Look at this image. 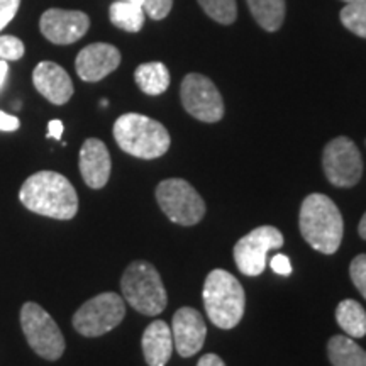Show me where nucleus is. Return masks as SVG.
Returning <instances> with one entry per match:
<instances>
[{
  "mask_svg": "<svg viewBox=\"0 0 366 366\" xmlns=\"http://www.w3.org/2000/svg\"><path fill=\"white\" fill-rule=\"evenodd\" d=\"M63 134V122L58 119H53L48 124V137H54V139H61Z\"/></svg>",
  "mask_w": 366,
  "mask_h": 366,
  "instance_id": "7c9ffc66",
  "label": "nucleus"
},
{
  "mask_svg": "<svg viewBox=\"0 0 366 366\" xmlns=\"http://www.w3.org/2000/svg\"><path fill=\"white\" fill-rule=\"evenodd\" d=\"M24 43L16 36H0V59L4 61H17L24 56Z\"/></svg>",
  "mask_w": 366,
  "mask_h": 366,
  "instance_id": "393cba45",
  "label": "nucleus"
},
{
  "mask_svg": "<svg viewBox=\"0 0 366 366\" xmlns=\"http://www.w3.org/2000/svg\"><path fill=\"white\" fill-rule=\"evenodd\" d=\"M337 324L350 337H363L366 334V310L356 300H342L336 309Z\"/></svg>",
  "mask_w": 366,
  "mask_h": 366,
  "instance_id": "4be33fe9",
  "label": "nucleus"
},
{
  "mask_svg": "<svg viewBox=\"0 0 366 366\" xmlns=\"http://www.w3.org/2000/svg\"><path fill=\"white\" fill-rule=\"evenodd\" d=\"M36 90L54 105H63L71 99L73 84L65 68L53 61H41L33 71Z\"/></svg>",
  "mask_w": 366,
  "mask_h": 366,
  "instance_id": "2eb2a0df",
  "label": "nucleus"
},
{
  "mask_svg": "<svg viewBox=\"0 0 366 366\" xmlns=\"http://www.w3.org/2000/svg\"><path fill=\"white\" fill-rule=\"evenodd\" d=\"M80 173L90 189H102L111 177V154L100 139L90 137L80 149Z\"/></svg>",
  "mask_w": 366,
  "mask_h": 366,
  "instance_id": "dca6fc26",
  "label": "nucleus"
},
{
  "mask_svg": "<svg viewBox=\"0 0 366 366\" xmlns=\"http://www.w3.org/2000/svg\"><path fill=\"white\" fill-rule=\"evenodd\" d=\"M269 267H272L273 272L278 274H290L292 273L290 259H288L285 254H274L272 258V262H269Z\"/></svg>",
  "mask_w": 366,
  "mask_h": 366,
  "instance_id": "c85d7f7f",
  "label": "nucleus"
},
{
  "mask_svg": "<svg viewBox=\"0 0 366 366\" xmlns=\"http://www.w3.org/2000/svg\"><path fill=\"white\" fill-rule=\"evenodd\" d=\"M126 315V302L114 292L86 300L73 315V327L85 337H99L112 331Z\"/></svg>",
  "mask_w": 366,
  "mask_h": 366,
  "instance_id": "0eeeda50",
  "label": "nucleus"
},
{
  "mask_svg": "<svg viewBox=\"0 0 366 366\" xmlns=\"http://www.w3.org/2000/svg\"><path fill=\"white\" fill-rule=\"evenodd\" d=\"M21 327L27 345L41 358L56 361L65 353V337L58 324L36 302H26L21 309Z\"/></svg>",
  "mask_w": 366,
  "mask_h": 366,
  "instance_id": "423d86ee",
  "label": "nucleus"
},
{
  "mask_svg": "<svg viewBox=\"0 0 366 366\" xmlns=\"http://www.w3.org/2000/svg\"><path fill=\"white\" fill-rule=\"evenodd\" d=\"M19 200L39 216L68 221L79 212V195L66 177L56 172H38L22 183Z\"/></svg>",
  "mask_w": 366,
  "mask_h": 366,
  "instance_id": "f257e3e1",
  "label": "nucleus"
},
{
  "mask_svg": "<svg viewBox=\"0 0 366 366\" xmlns=\"http://www.w3.org/2000/svg\"><path fill=\"white\" fill-rule=\"evenodd\" d=\"M182 104L192 117L202 122H219L224 117V102L217 86L200 73H189L182 81Z\"/></svg>",
  "mask_w": 366,
  "mask_h": 366,
  "instance_id": "9b49d317",
  "label": "nucleus"
},
{
  "mask_svg": "<svg viewBox=\"0 0 366 366\" xmlns=\"http://www.w3.org/2000/svg\"><path fill=\"white\" fill-rule=\"evenodd\" d=\"M300 232L315 251L334 254L340 249L345 222L337 205L322 194H310L300 207Z\"/></svg>",
  "mask_w": 366,
  "mask_h": 366,
  "instance_id": "f03ea898",
  "label": "nucleus"
},
{
  "mask_svg": "<svg viewBox=\"0 0 366 366\" xmlns=\"http://www.w3.org/2000/svg\"><path fill=\"white\" fill-rule=\"evenodd\" d=\"M122 297L143 315H158L167 309L168 295L158 269L148 262H134L126 268L121 280Z\"/></svg>",
  "mask_w": 366,
  "mask_h": 366,
  "instance_id": "39448f33",
  "label": "nucleus"
},
{
  "mask_svg": "<svg viewBox=\"0 0 366 366\" xmlns=\"http://www.w3.org/2000/svg\"><path fill=\"white\" fill-rule=\"evenodd\" d=\"M358 232H360V236L363 237V239L366 241V212H365V216L361 217V221H360V226H358Z\"/></svg>",
  "mask_w": 366,
  "mask_h": 366,
  "instance_id": "72a5a7b5",
  "label": "nucleus"
},
{
  "mask_svg": "<svg viewBox=\"0 0 366 366\" xmlns=\"http://www.w3.org/2000/svg\"><path fill=\"white\" fill-rule=\"evenodd\" d=\"M127 2H132V4H137V6H143V0H127Z\"/></svg>",
  "mask_w": 366,
  "mask_h": 366,
  "instance_id": "c9c22d12",
  "label": "nucleus"
},
{
  "mask_svg": "<svg viewBox=\"0 0 366 366\" xmlns=\"http://www.w3.org/2000/svg\"><path fill=\"white\" fill-rule=\"evenodd\" d=\"M322 168L334 187L350 189L363 175V159L353 141L346 136H340L324 148Z\"/></svg>",
  "mask_w": 366,
  "mask_h": 366,
  "instance_id": "1a4fd4ad",
  "label": "nucleus"
},
{
  "mask_svg": "<svg viewBox=\"0 0 366 366\" xmlns=\"http://www.w3.org/2000/svg\"><path fill=\"white\" fill-rule=\"evenodd\" d=\"M200 7L210 19L219 24H232L237 17L236 0H199Z\"/></svg>",
  "mask_w": 366,
  "mask_h": 366,
  "instance_id": "5701e85b",
  "label": "nucleus"
},
{
  "mask_svg": "<svg viewBox=\"0 0 366 366\" xmlns=\"http://www.w3.org/2000/svg\"><path fill=\"white\" fill-rule=\"evenodd\" d=\"M121 65V51L107 43L85 46L75 59L76 75L84 81H100Z\"/></svg>",
  "mask_w": 366,
  "mask_h": 366,
  "instance_id": "4468645a",
  "label": "nucleus"
},
{
  "mask_svg": "<svg viewBox=\"0 0 366 366\" xmlns=\"http://www.w3.org/2000/svg\"><path fill=\"white\" fill-rule=\"evenodd\" d=\"M329 360L334 366H366V351L346 336H332L327 342Z\"/></svg>",
  "mask_w": 366,
  "mask_h": 366,
  "instance_id": "6ab92c4d",
  "label": "nucleus"
},
{
  "mask_svg": "<svg viewBox=\"0 0 366 366\" xmlns=\"http://www.w3.org/2000/svg\"><path fill=\"white\" fill-rule=\"evenodd\" d=\"M114 137L124 153L141 159L163 157L170 148V134L162 122L143 114H124L114 124Z\"/></svg>",
  "mask_w": 366,
  "mask_h": 366,
  "instance_id": "7ed1b4c3",
  "label": "nucleus"
},
{
  "mask_svg": "<svg viewBox=\"0 0 366 366\" xmlns=\"http://www.w3.org/2000/svg\"><path fill=\"white\" fill-rule=\"evenodd\" d=\"M197 366H226V363H224V361L219 358L217 355L209 353V355H205V356H202V358L199 360V363H197Z\"/></svg>",
  "mask_w": 366,
  "mask_h": 366,
  "instance_id": "2f4dec72",
  "label": "nucleus"
},
{
  "mask_svg": "<svg viewBox=\"0 0 366 366\" xmlns=\"http://www.w3.org/2000/svg\"><path fill=\"white\" fill-rule=\"evenodd\" d=\"M90 27V19L81 11L48 9L39 21L41 34L53 44H73L84 38Z\"/></svg>",
  "mask_w": 366,
  "mask_h": 366,
  "instance_id": "f8f14e48",
  "label": "nucleus"
},
{
  "mask_svg": "<svg viewBox=\"0 0 366 366\" xmlns=\"http://www.w3.org/2000/svg\"><path fill=\"white\" fill-rule=\"evenodd\" d=\"M157 200L164 216L180 226H194L202 221L205 204L189 182L168 178L157 187Z\"/></svg>",
  "mask_w": 366,
  "mask_h": 366,
  "instance_id": "6e6552de",
  "label": "nucleus"
},
{
  "mask_svg": "<svg viewBox=\"0 0 366 366\" xmlns=\"http://www.w3.org/2000/svg\"><path fill=\"white\" fill-rule=\"evenodd\" d=\"M7 71H9L7 61H4V59H0V89H2L4 81H6V79H7Z\"/></svg>",
  "mask_w": 366,
  "mask_h": 366,
  "instance_id": "473e14b6",
  "label": "nucleus"
},
{
  "mask_svg": "<svg viewBox=\"0 0 366 366\" xmlns=\"http://www.w3.org/2000/svg\"><path fill=\"white\" fill-rule=\"evenodd\" d=\"M283 246V234L273 226L256 227L234 244L232 254L242 274L258 277L267 268V253Z\"/></svg>",
  "mask_w": 366,
  "mask_h": 366,
  "instance_id": "9d476101",
  "label": "nucleus"
},
{
  "mask_svg": "<svg viewBox=\"0 0 366 366\" xmlns=\"http://www.w3.org/2000/svg\"><path fill=\"white\" fill-rule=\"evenodd\" d=\"M173 7V0H143V9L146 16L151 19L162 21L168 16Z\"/></svg>",
  "mask_w": 366,
  "mask_h": 366,
  "instance_id": "bb28decb",
  "label": "nucleus"
},
{
  "mask_svg": "<svg viewBox=\"0 0 366 366\" xmlns=\"http://www.w3.org/2000/svg\"><path fill=\"white\" fill-rule=\"evenodd\" d=\"M254 21L268 33L278 31L285 19V0H246Z\"/></svg>",
  "mask_w": 366,
  "mask_h": 366,
  "instance_id": "aec40b11",
  "label": "nucleus"
},
{
  "mask_svg": "<svg viewBox=\"0 0 366 366\" xmlns=\"http://www.w3.org/2000/svg\"><path fill=\"white\" fill-rule=\"evenodd\" d=\"M109 17H111L112 24L119 29L127 31V33H139L144 24L146 12L143 6L127 2V0H119L109 9Z\"/></svg>",
  "mask_w": 366,
  "mask_h": 366,
  "instance_id": "412c9836",
  "label": "nucleus"
},
{
  "mask_svg": "<svg viewBox=\"0 0 366 366\" xmlns=\"http://www.w3.org/2000/svg\"><path fill=\"white\" fill-rule=\"evenodd\" d=\"M205 334H207L205 320L202 314L197 309L182 307L173 315V347H175L178 355L183 356V358L194 356L202 350Z\"/></svg>",
  "mask_w": 366,
  "mask_h": 366,
  "instance_id": "ddd939ff",
  "label": "nucleus"
},
{
  "mask_svg": "<svg viewBox=\"0 0 366 366\" xmlns=\"http://www.w3.org/2000/svg\"><path fill=\"white\" fill-rule=\"evenodd\" d=\"M21 0H0V31L16 17Z\"/></svg>",
  "mask_w": 366,
  "mask_h": 366,
  "instance_id": "cd10ccee",
  "label": "nucleus"
},
{
  "mask_svg": "<svg viewBox=\"0 0 366 366\" xmlns=\"http://www.w3.org/2000/svg\"><path fill=\"white\" fill-rule=\"evenodd\" d=\"M134 80L146 95H162L170 86V71L159 61L143 63L136 68Z\"/></svg>",
  "mask_w": 366,
  "mask_h": 366,
  "instance_id": "a211bd4d",
  "label": "nucleus"
},
{
  "mask_svg": "<svg viewBox=\"0 0 366 366\" xmlns=\"http://www.w3.org/2000/svg\"><path fill=\"white\" fill-rule=\"evenodd\" d=\"M19 126H21V122L16 116H11V114L0 111V131L12 132V131L19 129Z\"/></svg>",
  "mask_w": 366,
  "mask_h": 366,
  "instance_id": "c756f323",
  "label": "nucleus"
},
{
  "mask_svg": "<svg viewBox=\"0 0 366 366\" xmlns=\"http://www.w3.org/2000/svg\"><path fill=\"white\" fill-rule=\"evenodd\" d=\"M143 353L149 366H164L173 353L172 327L164 320H153L143 334Z\"/></svg>",
  "mask_w": 366,
  "mask_h": 366,
  "instance_id": "f3484780",
  "label": "nucleus"
},
{
  "mask_svg": "<svg viewBox=\"0 0 366 366\" xmlns=\"http://www.w3.org/2000/svg\"><path fill=\"white\" fill-rule=\"evenodd\" d=\"M204 305L214 326L236 327L244 315L246 305L239 280L226 269H212L204 283Z\"/></svg>",
  "mask_w": 366,
  "mask_h": 366,
  "instance_id": "20e7f679",
  "label": "nucleus"
},
{
  "mask_svg": "<svg viewBox=\"0 0 366 366\" xmlns=\"http://www.w3.org/2000/svg\"><path fill=\"white\" fill-rule=\"evenodd\" d=\"M340 17L347 31L366 39V4H346Z\"/></svg>",
  "mask_w": 366,
  "mask_h": 366,
  "instance_id": "b1692460",
  "label": "nucleus"
},
{
  "mask_svg": "<svg viewBox=\"0 0 366 366\" xmlns=\"http://www.w3.org/2000/svg\"><path fill=\"white\" fill-rule=\"evenodd\" d=\"M346 4H366V0H342Z\"/></svg>",
  "mask_w": 366,
  "mask_h": 366,
  "instance_id": "f704fd0d",
  "label": "nucleus"
},
{
  "mask_svg": "<svg viewBox=\"0 0 366 366\" xmlns=\"http://www.w3.org/2000/svg\"><path fill=\"white\" fill-rule=\"evenodd\" d=\"M350 274L355 287L358 288L360 294L366 299V254H358L353 262H351Z\"/></svg>",
  "mask_w": 366,
  "mask_h": 366,
  "instance_id": "a878e982",
  "label": "nucleus"
}]
</instances>
